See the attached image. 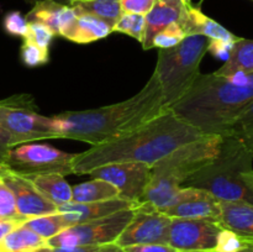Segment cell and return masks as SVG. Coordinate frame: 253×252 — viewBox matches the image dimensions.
Segmentation results:
<instances>
[{
    "label": "cell",
    "mask_w": 253,
    "mask_h": 252,
    "mask_svg": "<svg viewBox=\"0 0 253 252\" xmlns=\"http://www.w3.org/2000/svg\"><path fill=\"white\" fill-rule=\"evenodd\" d=\"M203 136L170 109H166L155 119L120 137L76 153L72 163L73 174H89L95 168L110 163L138 162L152 167L179 146Z\"/></svg>",
    "instance_id": "1"
},
{
    "label": "cell",
    "mask_w": 253,
    "mask_h": 252,
    "mask_svg": "<svg viewBox=\"0 0 253 252\" xmlns=\"http://www.w3.org/2000/svg\"><path fill=\"white\" fill-rule=\"evenodd\" d=\"M166 109L160 81L153 73L145 86L127 100L90 110L64 111L47 118L58 138L95 146L135 130Z\"/></svg>",
    "instance_id": "2"
},
{
    "label": "cell",
    "mask_w": 253,
    "mask_h": 252,
    "mask_svg": "<svg viewBox=\"0 0 253 252\" xmlns=\"http://www.w3.org/2000/svg\"><path fill=\"white\" fill-rule=\"evenodd\" d=\"M252 100L253 73H200L169 109L202 135L226 136L235 119Z\"/></svg>",
    "instance_id": "3"
},
{
    "label": "cell",
    "mask_w": 253,
    "mask_h": 252,
    "mask_svg": "<svg viewBox=\"0 0 253 252\" xmlns=\"http://www.w3.org/2000/svg\"><path fill=\"white\" fill-rule=\"evenodd\" d=\"M224 136L204 135L179 146L151 167V179L143 202L157 209L168 207L183 184L220 152Z\"/></svg>",
    "instance_id": "4"
},
{
    "label": "cell",
    "mask_w": 253,
    "mask_h": 252,
    "mask_svg": "<svg viewBox=\"0 0 253 252\" xmlns=\"http://www.w3.org/2000/svg\"><path fill=\"white\" fill-rule=\"evenodd\" d=\"M253 156L237 138L225 136L220 152L182 188H199L222 202L253 205Z\"/></svg>",
    "instance_id": "5"
},
{
    "label": "cell",
    "mask_w": 253,
    "mask_h": 252,
    "mask_svg": "<svg viewBox=\"0 0 253 252\" xmlns=\"http://www.w3.org/2000/svg\"><path fill=\"white\" fill-rule=\"evenodd\" d=\"M209 41L205 36L190 35L175 47L158 51L153 73L160 81L167 109L187 93L200 74V63L208 53Z\"/></svg>",
    "instance_id": "6"
},
{
    "label": "cell",
    "mask_w": 253,
    "mask_h": 252,
    "mask_svg": "<svg viewBox=\"0 0 253 252\" xmlns=\"http://www.w3.org/2000/svg\"><path fill=\"white\" fill-rule=\"evenodd\" d=\"M0 126L11 136L14 146L58 138L49 127L48 118L37 113V105L27 94L0 100Z\"/></svg>",
    "instance_id": "7"
},
{
    "label": "cell",
    "mask_w": 253,
    "mask_h": 252,
    "mask_svg": "<svg viewBox=\"0 0 253 252\" xmlns=\"http://www.w3.org/2000/svg\"><path fill=\"white\" fill-rule=\"evenodd\" d=\"M76 153L63 152L49 145L39 142L20 143L10 148L5 160V168L26 178L57 173L73 174V158Z\"/></svg>",
    "instance_id": "8"
},
{
    "label": "cell",
    "mask_w": 253,
    "mask_h": 252,
    "mask_svg": "<svg viewBox=\"0 0 253 252\" xmlns=\"http://www.w3.org/2000/svg\"><path fill=\"white\" fill-rule=\"evenodd\" d=\"M133 209L135 208L120 210L100 219L73 225L52 239L47 240V244L52 249H73L88 245L116 242L121 232L132 219Z\"/></svg>",
    "instance_id": "9"
},
{
    "label": "cell",
    "mask_w": 253,
    "mask_h": 252,
    "mask_svg": "<svg viewBox=\"0 0 253 252\" xmlns=\"http://www.w3.org/2000/svg\"><path fill=\"white\" fill-rule=\"evenodd\" d=\"M170 217L150 203H140L133 209V216L116 240L119 246L142 244H168Z\"/></svg>",
    "instance_id": "10"
},
{
    "label": "cell",
    "mask_w": 253,
    "mask_h": 252,
    "mask_svg": "<svg viewBox=\"0 0 253 252\" xmlns=\"http://www.w3.org/2000/svg\"><path fill=\"white\" fill-rule=\"evenodd\" d=\"M89 175L113 184L119 190L120 199L140 204L150 184L151 167L138 162L110 163L95 168Z\"/></svg>",
    "instance_id": "11"
},
{
    "label": "cell",
    "mask_w": 253,
    "mask_h": 252,
    "mask_svg": "<svg viewBox=\"0 0 253 252\" xmlns=\"http://www.w3.org/2000/svg\"><path fill=\"white\" fill-rule=\"evenodd\" d=\"M222 227L217 222L203 219H170L168 245L177 251H214Z\"/></svg>",
    "instance_id": "12"
},
{
    "label": "cell",
    "mask_w": 253,
    "mask_h": 252,
    "mask_svg": "<svg viewBox=\"0 0 253 252\" xmlns=\"http://www.w3.org/2000/svg\"><path fill=\"white\" fill-rule=\"evenodd\" d=\"M158 210L170 219H203L217 224L221 214L220 200L199 188H182L168 207Z\"/></svg>",
    "instance_id": "13"
},
{
    "label": "cell",
    "mask_w": 253,
    "mask_h": 252,
    "mask_svg": "<svg viewBox=\"0 0 253 252\" xmlns=\"http://www.w3.org/2000/svg\"><path fill=\"white\" fill-rule=\"evenodd\" d=\"M1 179L14 194L17 212L25 220L57 212L56 205L46 199L29 178L4 168Z\"/></svg>",
    "instance_id": "14"
},
{
    "label": "cell",
    "mask_w": 253,
    "mask_h": 252,
    "mask_svg": "<svg viewBox=\"0 0 253 252\" xmlns=\"http://www.w3.org/2000/svg\"><path fill=\"white\" fill-rule=\"evenodd\" d=\"M136 205L138 204L120 199V198H115V199L95 203L69 202L57 208V211L61 212L66 217L69 226H73V225L82 224V222L108 216L114 212L120 211V210L131 209V208H135Z\"/></svg>",
    "instance_id": "15"
},
{
    "label": "cell",
    "mask_w": 253,
    "mask_h": 252,
    "mask_svg": "<svg viewBox=\"0 0 253 252\" xmlns=\"http://www.w3.org/2000/svg\"><path fill=\"white\" fill-rule=\"evenodd\" d=\"M27 21H36L46 25L56 36L64 37L73 26L77 14L68 4H62L56 0H40L27 12Z\"/></svg>",
    "instance_id": "16"
},
{
    "label": "cell",
    "mask_w": 253,
    "mask_h": 252,
    "mask_svg": "<svg viewBox=\"0 0 253 252\" xmlns=\"http://www.w3.org/2000/svg\"><path fill=\"white\" fill-rule=\"evenodd\" d=\"M185 4L182 0H157L155 6L146 15V31L142 48H152L153 39L158 32L174 22H179Z\"/></svg>",
    "instance_id": "17"
},
{
    "label": "cell",
    "mask_w": 253,
    "mask_h": 252,
    "mask_svg": "<svg viewBox=\"0 0 253 252\" xmlns=\"http://www.w3.org/2000/svg\"><path fill=\"white\" fill-rule=\"evenodd\" d=\"M178 24L183 27L187 36L190 35H200L209 40H224V41H236L239 36L230 32L226 27L219 22L207 16L199 7L193 5H185Z\"/></svg>",
    "instance_id": "18"
},
{
    "label": "cell",
    "mask_w": 253,
    "mask_h": 252,
    "mask_svg": "<svg viewBox=\"0 0 253 252\" xmlns=\"http://www.w3.org/2000/svg\"><path fill=\"white\" fill-rule=\"evenodd\" d=\"M219 225L222 229L231 230L241 236L253 240V205L244 202H222L220 200Z\"/></svg>",
    "instance_id": "19"
},
{
    "label": "cell",
    "mask_w": 253,
    "mask_h": 252,
    "mask_svg": "<svg viewBox=\"0 0 253 252\" xmlns=\"http://www.w3.org/2000/svg\"><path fill=\"white\" fill-rule=\"evenodd\" d=\"M113 32V26L93 15L77 14V19L63 39L76 43H90L99 41Z\"/></svg>",
    "instance_id": "20"
},
{
    "label": "cell",
    "mask_w": 253,
    "mask_h": 252,
    "mask_svg": "<svg viewBox=\"0 0 253 252\" xmlns=\"http://www.w3.org/2000/svg\"><path fill=\"white\" fill-rule=\"evenodd\" d=\"M239 72L253 73V40L239 37L232 46L229 58L214 73L217 76H231Z\"/></svg>",
    "instance_id": "21"
},
{
    "label": "cell",
    "mask_w": 253,
    "mask_h": 252,
    "mask_svg": "<svg viewBox=\"0 0 253 252\" xmlns=\"http://www.w3.org/2000/svg\"><path fill=\"white\" fill-rule=\"evenodd\" d=\"M29 179L34 183L39 192L57 208L72 202V187L64 179V175L52 173V174L36 175Z\"/></svg>",
    "instance_id": "22"
},
{
    "label": "cell",
    "mask_w": 253,
    "mask_h": 252,
    "mask_svg": "<svg viewBox=\"0 0 253 252\" xmlns=\"http://www.w3.org/2000/svg\"><path fill=\"white\" fill-rule=\"evenodd\" d=\"M119 198V190L109 182L99 178L72 187V202L95 203Z\"/></svg>",
    "instance_id": "23"
},
{
    "label": "cell",
    "mask_w": 253,
    "mask_h": 252,
    "mask_svg": "<svg viewBox=\"0 0 253 252\" xmlns=\"http://www.w3.org/2000/svg\"><path fill=\"white\" fill-rule=\"evenodd\" d=\"M44 246H48L47 240L22 224L9 232L0 242L1 252H30Z\"/></svg>",
    "instance_id": "24"
},
{
    "label": "cell",
    "mask_w": 253,
    "mask_h": 252,
    "mask_svg": "<svg viewBox=\"0 0 253 252\" xmlns=\"http://www.w3.org/2000/svg\"><path fill=\"white\" fill-rule=\"evenodd\" d=\"M76 14H88L108 22L114 27L121 14L120 0H82L71 2Z\"/></svg>",
    "instance_id": "25"
},
{
    "label": "cell",
    "mask_w": 253,
    "mask_h": 252,
    "mask_svg": "<svg viewBox=\"0 0 253 252\" xmlns=\"http://www.w3.org/2000/svg\"><path fill=\"white\" fill-rule=\"evenodd\" d=\"M22 225L26 226L27 229L32 230L34 232H36L37 235H40L44 240L52 239V237L58 235L63 230L71 227L66 217L58 211L53 212V214L42 215V216L27 219L26 221L22 222Z\"/></svg>",
    "instance_id": "26"
},
{
    "label": "cell",
    "mask_w": 253,
    "mask_h": 252,
    "mask_svg": "<svg viewBox=\"0 0 253 252\" xmlns=\"http://www.w3.org/2000/svg\"><path fill=\"white\" fill-rule=\"evenodd\" d=\"M226 136L237 138L253 156V100L235 119Z\"/></svg>",
    "instance_id": "27"
},
{
    "label": "cell",
    "mask_w": 253,
    "mask_h": 252,
    "mask_svg": "<svg viewBox=\"0 0 253 252\" xmlns=\"http://www.w3.org/2000/svg\"><path fill=\"white\" fill-rule=\"evenodd\" d=\"M145 15L127 14V12H123L120 19L116 21V24L113 27V32H120V34L127 35V36L137 40L140 43H142L143 39H145Z\"/></svg>",
    "instance_id": "28"
},
{
    "label": "cell",
    "mask_w": 253,
    "mask_h": 252,
    "mask_svg": "<svg viewBox=\"0 0 253 252\" xmlns=\"http://www.w3.org/2000/svg\"><path fill=\"white\" fill-rule=\"evenodd\" d=\"M253 247V240L241 236L231 230L222 229L217 236L214 252H237Z\"/></svg>",
    "instance_id": "29"
},
{
    "label": "cell",
    "mask_w": 253,
    "mask_h": 252,
    "mask_svg": "<svg viewBox=\"0 0 253 252\" xmlns=\"http://www.w3.org/2000/svg\"><path fill=\"white\" fill-rule=\"evenodd\" d=\"M185 37H187V34L184 32L183 27L178 22H174L156 35L152 42V48L153 47H157L158 49L172 48V47L179 44Z\"/></svg>",
    "instance_id": "30"
},
{
    "label": "cell",
    "mask_w": 253,
    "mask_h": 252,
    "mask_svg": "<svg viewBox=\"0 0 253 252\" xmlns=\"http://www.w3.org/2000/svg\"><path fill=\"white\" fill-rule=\"evenodd\" d=\"M0 219L5 220H20L26 221L17 212L16 202L10 188L5 184L4 180L0 177Z\"/></svg>",
    "instance_id": "31"
},
{
    "label": "cell",
    "mask_w": 253,
    "mask_h": 252,
    "mask_svg": "<svg viewBox=\"0 0 253 252\" xmlns=\"http://www.w3.org/2000/svg\"><path fill=\"white\" fill-rule=\"evenodd\" d=\"M21 59L25 66L34 68V67L43 66L48 63L49 52L48 49L42 48L32 42L24 41L21 47Z\"/></svg>",
    "instance_id": "32"
},
{
    "label": "cell",
    "mask_w": 253,
    "mask_h": 252,
    "mask_svg": "<svg viewBox=\"0 0 253 252\" xmlns=\"http://www.w3.org/2000/svg\"><path fill=\"white\" fill-rule=\"evenodd\" d=\"M53 37H56V35L46 25L41 24V22L29 21L27 34L24 37V41L32 42V43L37 44V46L42 47V48L48 49Z\"/></svg>",
    "instance_id": "33"
},
{
    "label": "cell",
    "mask_w": 253,
    "mask_h": 252,
    "mask_svg": "<svg viewBox=\"0 0 253 252\" xmlns=\"http://www.w3.org/2000/svg\"><path fill=\"white\" fill-rule=\"evenodd\" d=\"M2 27L10 36L24 39L27 34L29 21L20 11H9L2 20Z\"/></svg>",
    "instance_id": "34"
},
{
    "label": "cell",
    "mask_w": 253,
    "mask_h": 252,
    "mask_svg": "<svg viewBox=\"0 0 253 252\" xmlns=\"http://www.w3.org/2000/svg\"><path fill=\"white\" fill-rule=\"evenodd\" d=\"M157 0H120L121 11L127 14L147 15Z\"/></svg>",
    "instance_id": "35"
},
{
    "label": "cell",
    "mask_w": 253,
    "mask_h": 252,
    "mask_svg": "<svg viewBox=\"0 0 253 252\" xmlns=\"http://www.w3.org/2000/svg\"><path fill=\"white\" fill-rule=\"evenodd\" d=\"M53 252H126L116 242L101 245H88V246H78L73 249H53Z\"/></svg>",
    "instance_id": "36"
},
{
    "label": "cell",
    "mask_w": 253,
    "mask_h": 252,
    "mask_svg": "<svg viewBox=\"0 0 253 252\" xmlns=\"http://www.w3.org/2000/svg\"><path fill=\"white\" fill-rule=\"evenodd\" d=\"M235 41H224V40H210L209 46H208V52L219 59L226 61L230 56L232 46Z\"/></svg>",
    "instance_id": "37"
},
{
    "label": "cell",
    "mask_w": 253,
    "mask_h": 252,
    "mask_svg": "<svg viewBox=\"0 0 253 252\" xmlns=\"http://www.w3.org/2000/svg\"><path fill=\"white\" fill-rule=\"evenodd\" d=\"M126 252H179L168 244H142L124 247Z\"/></svg>",
    "instance_id": "38"
},
{
    "label": "cell",
    "mask_w": 253,
    "mask_h": 252,
    "mask_svg": "<svg viewBox=\"0 0 253 252\" xmlns=\"http://www.w3.org/2000/svg\"><path fill=\"white\" fill-rule=\"evenodd\" d=\"M11 147H14V142H12L11 136L0 126V163H1V165L5 163L7 153H9L10 148Z\"/></svg>",
    "instance_id": "39"
},
{
    "label": "cell",
    "mask_w": 253,
    "mask_h": 252,
    "mask_svg": "<svg viewBox=\"0 0 253 252\" xmlns=\"http://www.w3.org/2000/svg\"><path fill=\"white\" fill-rule=\"evenodd\" d=\"M22 222L24 221H20V220L0 219V242H1V240L4 239L9 232H11L12 230L16 229L17 226H20Z\"/></svg>",
    "instance_id": "40"
},
{
    "label": "cell",
    "mask_w": 253,
    "mask_h": 252,
    "mask_svg": "<svg viewBox=\"0 0 253 252\" xmlns=\"http://www.w3.org/2000/svg\"><path fill=\"white\" fill-rule=\"evenodd\" d=\"M30 252H53V249L49 246H44V247H41V249L34 250V251H30Z\"/></svg>",
    "instance_id": "41"
},
{
    "label": "cell",
    "mask_w": 253,
    "mask_h": 252,
    "mask_svg": "<svg viewBox=\"0 0 253 252\" xmlns=\"http://www.w3.org/2000/svg\"><path fill=\"white\" fill-rule=\"evenodd\" d=\"M208 252H214V251H208ZM237 252H253V247H249V249L241 250V251H237Z\"/></svg>",
    "instance_id": "42"
},
{
    "label": "cell",
    "mask_w": 253,
    "mask_h": 252,
    "mask_svg": "<svg viewBox=\"0 0 253 252\" xmlns=\"http://www.w3.org/2000/svg\"><path fill=\"white\" fill-rule=\"evenodd\" d=\"M4 165H1V163H0V177H1V174H2V172H4Z\"/></svg>",
    "instance_id": "43"
},
{
    "label": "cell",
    "mask_w": 253,
    "mask_h": 252,
    "mask_svg": "<svg viewBox=\"0 0 253 252\" xmlns=\"http://www.w3.org/2000/svg\"><path fill=\"white\" fill-rule=\"evenodd\" d=\"M185 5H192V0H182Z\"/></svg>",
    "instance_id": "44"
},
{
    "label": "cell",
    "mask_w": 253,
    "mask_h": 252,
    "mask_svg": "<svg viewBox=\"0 0 253 252\" xmlns=\"http://www.w3.org/2000/svg\"><path fill=\"white\" fill-rule=\"evenodd\" d=\"M73 1H82V0H67V4H71V2H73Z\"/></svg>",
    "instance_id": "45"
},
{
    "label": "cell",
    "mask_w": 253,
    "mask_h": 252,
    "mask_svg": "<svg viewBox=\"0 0 253 252\" xmlns=\"http://www.w3.org/2000/svg\"><path fill=\"white\" fill-rule=\"evenodd\" d=\"M0 252H1V249H0Z\"/></svg>",
    "instance_id": "46"
},
{
    "label": "cell",
    "mask_w": 253,
    "mask_h": 252,
    "mask_svg": "<svg viewBox=\"0 0 253 252\" xmlns=\"http://www.w3.org/2000/svg\"><path fill=\"white\" fill-rule=\"evenodd\" d=\"M179 252H184V251H179Z\"/></svg>",
    "instance_id": "47"
},
{
    "label": "cell",
    "mask_w": 253,
    "mask_h": 252,
    "mask_svg": "<svg viewBox=\"0 0 253 252\" xmlns=\"http://www.w3.org/2000/svg\"><path fill=\"white\" fill-rule=\"evenodd\" d=\"M252 1H253V0H252Z\"/></svg>",
    "instance_id": "48"
}]
</instances>
